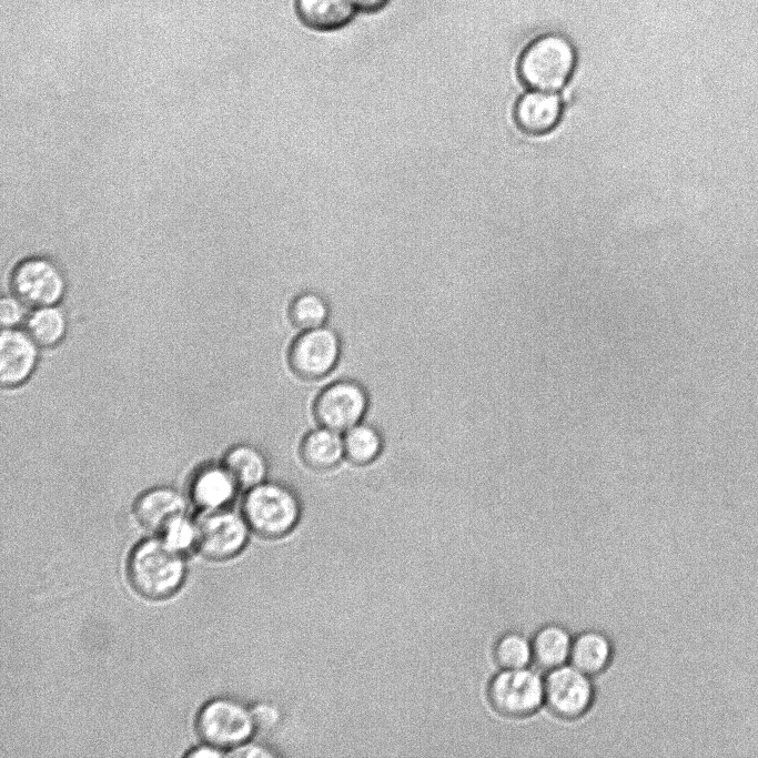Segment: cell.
I'll list each match as a JSON object with an SVG mask.
<instances>
[{
  "label": "cell",
  "instance_id": "obj_1",
  "mask_svg": "<svg viewBox=\"0 0 758 758\" xmlns=\"http://www.w3.org/2000/svg\"><path fill=\"white\" fill-rule=\"evenodd\" d=\"M127 569L134 590L148 599L172 596L186 574L183 555L161 537L140 542L128 558Z\"/></svg>",
  "mask_w": 758,
  "mask_h": 758
},
{
  "label": "cell",
  "instance_id": "obj_2",
  "mask_svg": "<svg viewBox=\"0 0 758 758\" xmlns=\"http://www.w3.org/2000/svg\"><path fill=\"white\" fill-rule=\"evenodd\" d=\"M242 515L257 535L277 538L289 534L297 524L301 501L291 485L267 479L246 492Z\"/></svg>",
  "mask_w": 758,
  "mask_h": 758
},
{
  "label": "cell",
  "instance_id": "obj_3",
  "mask_svg": "<svg viewBox=\"0 0 758 758\" xmlns=\"http://www.w3.org/2000/svg\"><path fill=\"white\" fill-rule=\"evenodd\" d=\"M576 53L568 39L558 33L537 38L519 60V75L533 90L555 91L564 87L575 67Z\"/></svg>",
  "mask_w": 758,
  "mask_h": 758
},
{
  "label": "cell",
  "instance_id": "obj_4",
  "mask_svg": "<svg viewBox=\"0 0 758 758\" xmlns=\"http://www.w3.org/2000/svg\"><path fill=\"white\" fill-rule=\"evenodd\" d=\"M195 726L203 742L229 751L249 741L255 732L252 709L226 697L204 704L196 716Z\"/></svg>",
  "mask_w": 758,
  "mask_h": 758
},
{
  "label": "cell",
  "instance_id": "obj_5",
  "mask_svg": "<svg viewBox=\"0 0 758 758\" xmlns=\"http://www.w3.org/2000/svg\"><path fill=\"white\" fill-rule=\"evenodd\" d=\"M287 363L300 378L315 382L330 375L342 355V340L329 325L300 331L287 348Z\"/></svg>",
  "mask_w": 758,
  "mask_h": 758
},
{
  "label": "cell",
  "instance_id": "obj_6",
  "mask_svg": "<svg viewBox=\"0 0 758 758\" xmlns=\"http://www.w3.org/2000/svg\"><path fill=\"white\" fill-rule=\"evenodd\" d=\"M370 406L368 393L360 382L342 378L325 385L314 397L317 425L344 433L362 422Z\"/></svg>",
  "mask_w": 758,
  "mask_h": 758
},
{
  "label": "cell",
  "instance_id": "obj_7",
  "mask_svg": "<svg viewBox=\"0 0 758 758\" xmlns=\"http://www.w3.org/2000/svg\"><path fill=\"white\" fill-rule=\"evenodd\" d=\"M11 290L24 305L53 306L64 296L67 282L61 267L47 256L20 261L10 277Z\"/></svg>",
  "mask_w": 758,
  "mask_h": 758
},
{
  "label": "cell",
  "instance_id": "obj_8",
  "mask_svg": "<svg viewBox=\"0 0 758 758\" xmlns=\"http://www.w3.org/2000/svg\"><path fill=\"white\" fill-rule=\"evenodd\" d=\"M492 707L507 717H525L544 704V678L527 667L503 669L487 690Z\"/></svg>",
  "mask_w": 758,
  "mask_h": 758
},
{
  "label": "cell",
  "instance_id": "obj_9",
  "mask_svg": "<svg viewBox=\"0 0 758 758\" xmlns=\"http://www.w3.org/2000/svg\"><path fill=\"white\" fill-rule=\"evenodd\" d=\"M200 553L213 560H224L237 555L249 537V525L243 515L225 508L202 511L196 521Z\"/></svg>",
  "mask_w": 758,
  "mask_h": 758
},
{
  "label": "cell",
  "instance_id": "obj_10",
  "mask_svg": "<svg viewBox=\"0 0 758 758\" xmlns=\"http://www.w3.org/2000/svg\"><path fill=\"white\" fill-rule=\"evenodd\" d=\"M593 699L594 687L589 676L573 665L553 668L544 678V704L560 718L582 716Z\"/></svg>",
  "mask_w": 758,
  "mask_h": 758
},
{
  "label": "cell",
  "instance_id": "obj_11",
  "mask_svg": "<svg viewBox=\"0 0 758 758\" xmlns=\"http://www.w3.org/2000/svg\"><path fill=\"white\" fill-rule=\"evenodd\" d=\"M38 346L27 331L3 329L0 336V382L3 386H18L30 377L37 365Z\"/></svg>",
  "mask_w": 758,
  "mask_h": 758
},
{
  "label": "cell",
  "instance_id": "obj_12",
  "mask_svg": "<svg viewBox=\"0 0 758 758\" xmlns=\"http://www.w3.org/2000/svg\"><path fill=\"white\" fill-rule=\"evenodd\" d=\"M562 111V101L557 94L533 90L518 100L515 120L524 132L542 135L557 125Z\"/></svg>",
  "mask_w": 758,
  "mask_h": 758
},
{
  "label": "cell",
  "instance_id": "obj_13",
  "mask_svg": "<svg viewBox=\"0 0 758 758\" xmlns=\"http://www.w3.org/2000/svg\"><path fill=\"white\" fill-rule=\"evenodd\" d=\"M299 453L306 467L333 471L345 459L343 433L321 425L310 428L301 438Z\"/></svg>",
  "mask_w": 758,
  "mask_h": 758
},
{
  "label": "cell",
  "instance_id": "obj_14",
  "mask_svg": "<svg viewBox=\"0 0 758 758\" xmlns=\"http://www.w3.org/2000/svg\"><path fill=\"white\" fill-rule=\"evenodd\" d=\"M185 507L180 493L169 487H156L138 498L134 514L145 529L160 533L171 519L185 514Z\"/></svg>",
  "mask_w": 758,
  "mask_h": 758
},
{
  "label": "cell",
  "instance_id": "obj_15",
  "mask_svg": "<svg viewBox=\"0 0 758 758\" xmlns=\"http://www.w3.org/2000/svg\"><path fill=\"white\" fill-rule=\"evenodd\" d=\"M239 488L222 464L206 467L195 476L191 496L202 511H215L225 508L234 499Z\"/></svg>",
  "mask_w": 758,
  "mask_h": 758
},
{
  "label": "cell",
  "instance_id": "obj_16",
  "mask_svg": "<svg viewBox=\"0 0 758 758\" xmlns=\"http://www.w3.org/2000/svg\"><path fill=\"white\" fill-rule=\"evenodd\" d=\"M223 466L239 487L246 491L267 481L270 473L266 455L257 446L251 444L231 447L223 458Z\"/></svg>",
  "mask_w": 758,
  "mask_h": 758
},
{
  "label": "cell",
  "instance_id": "obj_17",
  "mask_svg": "<svg viewBox=\"0 0 758 758\" xmlns=\"http://www.w3.org/2000/svg\"><path fill=\"white\" fill-rule=\"evenodd\" d=\"M612 655V643L605 634L586 630L573 639L569 663L580 671L593 676L608 666Z\"/></svg>",
  "mask_w": 758,
  "mask_h": 758
},
{
  "label": "cell",
  "instance_id": "obj_18",
  "mask_svg": "<svg viewBox=\"0 0 758 758\" xmlns=\"http://www.w3.org/2000/svg\"><path fill=\"white\" fill-rule=\"evenodd\" d=\"M345 459L354 466L374 464L384 451L381 431L367 422H360L343 433Z\"/></svg>",
  "mask_w": 758,
  "mask_h": 758
},
{
  "label": "cell",
  "instance_id": "obj_19",
  "mask_svg": "<svg viewBox=\"0 0 758 758\" xmlns=\"http://www.w3.org/2000/svg\"><path fill=\"white\" fill-rule=\"evenodd\" d=\"M532 641L533 660L544 669H553L566 664L573 639L560 625L549 624L539 628Z\"/></svg>",
  "mask_w": 758,
  "mask_h": 758
},
{
  "label": "cell",
  "instance_id": "obj_20",
  "mask_svg": "<svg viewBox=\"0 0 758 758\" xmlns=\"http://www.w3.org/2000/svg\"><path fill=\"white\" fill-rule=\"evenodd\" d=\"M352 0H296L297 12L305 24L331 30L345 24L353 13Z\"/></svg>",
  "mask_w": 758,
  "mask_h": 758
},
{
  "label": "cell",
  "instance_id": "obj_21",
  "mask_svg": "<svg viewBox=\"0 0 758 758\" xmlns=\"http://www.w3.org/2000/svg\"><path fill=\"white\" fill-rule=\"evenodd\" d=\"M67 331V320L61 310L53 306L38 307L27 321V332L42 347L58 344Z\"/></svg>",
  "mask_w": 758,
  "mask_h": 758
},
{
  "label": "cell",
  "instance_id": "obj_22",
  "mask_svg": "<svg viewBox=\"0 0 758 758\" xmlns=\"http://www.w3.org/2000/svg\"><path fill=\"white\" fill-rule=\"evenodd\" d=\"M330 307L324 297L317 293L305 292L297 295L289 306L287 317L292 325L300 330H311L326 324Z\"/></svg>",
  "mask_w": 758,
  "mask_h": 758
},
{
  "label": "cell",
  "instance_id": "obj_23",
  "mask_svg": "<svg viewBox=\"0 0 758 758\" xmlns=\"http://www.w3.org/2000/svg\"><path fill=\"white\" fill-rule=\"evenodd\" d=\"M494 658L502 669L527 667L533 660L532 641L518 633L504 634L495 644Z\"/></svg>",
  "mask_w": 758,
  "mask_h": 758
},
{
  "label": "cell",
  "instance_id": "obj_24",
  "mask_svg": "<svg viewBox=\"0 0 758 758\" xmlns=\"http://www.w3.org/2000/svg\"><path fill=\"white\" fill-rule=\"evenodd\" d=\"M159 534L170 547L182 555L196 548V523L189 519L185 514L171 519Z\"/></svg>",
  "mask_w": 758,
  "mask_h": 758
},
{
  "label": "cell",
  "instance_id": "obj_25",
  "mask_svg": "<svg viewBox=\"0 0 758 758\" xmlns=\"http://www.w3.org/2000/svg\"><path fill=\"white\" fill-rule=\"evenodd\" d=\"M252 709L255 731L267 734L272 731L280 720V711L272 704H256Z\"/></svg>",
  "mask_w": 758,
  "mask_h": 758
},
{
  "label": "cell",
  "instance_id": "obj_26",
  "mask_svg": "<svg viewBox=\"0 0 758 758\" xmlns=\"http://www.w3.org/2000/svg\"><path fill=\"white\" fill-rule=\"evenodd\" d=\"M23 303L17 296H4L0 301V322L3 329L14 327L23 317Z\"/></svg>",
  "mask_w": 758,
  "mask_h": 758
},
{
  "label": "cell",
  "instance_id": "obj_27",
  "mask_svg": "<svg viewBox=\"0 0 758 758\" xmlns=\"http://www.w3.org/2000/svg\"><path fill=\"white\" fill-rule=\"evenodd\" d=\"M230 756L233 757H272L274 756L273 752L269 751L266 747L256 745V744H249L247 741L233 748L230 750Z\"/></svg>",
  "mask_w": 758,
  "mask_h": 758
},
{
  "label": "cell",
  "instance_id": "obj_28",
  "mask_svg": "<svg viewBox=\"0 0 758 758\" xmlns=\"http://www.w3.org/2000/svg\"><path fill=\"white\" fill-rule=\"evenodd\" d=\"M189 757H221L223 756V750L209 745V744H203L202 746H199L194 749H192L190 752H188Z\"/></svg>",
  "mask_w": 758,
  "mask_h": 758
},
{
  "label": "cell",
  "instance_id": "obj_29",
  "mask_svg": "<svg viewBox=\"0 0 758 758\" xmlns=\"http://www.w3.org/2000/svg\"><path fill=\"white\" fill-rule=\"evenodd\" d=\"M387 0H352L353 4L365 11H374L382 8Z\"/></svg>",
  "mask_w": 758,
  "mask_h": 758
}]
</instances>
